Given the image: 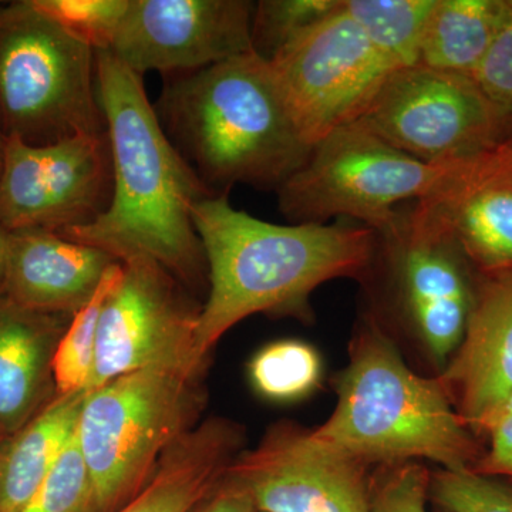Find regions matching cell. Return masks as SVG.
I'll return each instance as SVG.
<instances>
[{
	"label": "cell",
	"mask_w": 512,
	"mask_h": 512,
	"mask_svg": "<svg viewBox=\"0 0 512 512\" xmlns=\"http://www.w3.org/2000/svg\"><path fill=\"white\" fill-rule=\"evenodd\" d=\"M86 392L57 394L22 429L0 441V512H22L76 431Z\"/></svg>",
	"instance_id": "cell-20"
},
{
	"label": "cell",
	"mask_w": 512,
	"mask_h": 512,
	"mask_svg": "<svg viewBox=\"0 0 512 512\" xmlns=\"http://www.w3.org/2000/svg\"><path fill=\"white\" fill-rule=\"evenodd\" d=\"M429 488V473L420 464H389L372 480V512H427Z\"/></svg>",
	"instance_id": "cell-29"
},
{
	"label": "cell",
	"mask_w": 512,
	"mask_h": 512,
	"mask_svg": "<svg viewBox=\"0 0 512 512\" xmlns=\"http://www.w3.org/2000/svg\"><path fill=\"white\" fill-rule=\"evenodd\" d=\"M188 512H258L251 494L228 471Z\"/></svg>",
	"instance_id": "cell-32"
},
{
	"label": "cell",
	"mask_w": 512,
	"mask_h": 512,
	"mask_svg": "<svg viewBox=\"0 0 512 512\" xmlns=\"http://www.w3.org/2000/svg\"><path fill=\"white\" fill-rule=\"evenodd\" d=\"M481 275L512 272V146L507 140L451 164L419 201Z\"/></svg>",
	"instance_id": "cell-15"
},
{
	"label": "cell",
	"mask_w": 512,
	"mask_h": 512,
	"mask_svg": "<svg viewBox=\"0 0 512 512\" xmlns=\"http://www.w3.org/2000/svg\"><path fill=\"white\" fill-rule=\"evenodd\" d=\"M192 222L208 268L197 329L205 359L229 329L256 313L308 320L320 285L365 278L377 255L376 231L366 225L272 224L235 210L227 195L197 202Z\"/></svg>",
	"instance_id": "cell-2"
},
{
	"label": "cell",
	"mask_w": 512,
	"mask_h": 512,
	"mask_svg": "<svg viewBox=\"0 0 512 512\" xmlns=\"http://www.w3.org/2000/svg\"><path fill=\"white\" fill-rule=\"evenodd\" d=\"M487 433L491 437L490 450L471 470L481 476L512 478V416L497 421Z\"/></svg>",
	"instance_id": "cell-31"
},
{
	"label": "cell",
	"mask_w": 512,
	"mask_h": 512,
	"mask_svg": "<svg viewBox=\"0 0 512 512\" xmlns=\"http://www.w3.org/2000/svg\"><path fill=\"white\" fill-rule=\"evenodd\" d=\"M22 512H97L92 481L80 453L76 431Z\"/></svg>",
	"instance_id": "cell-26"
},
{
	"label": "cell",
	"mask_w": 512,
	"mask_h": 512,
	"mask_svg": "<svg viewBox=\"0 0 512 512\" xmlns=\"http://www.w3.org/2000/svg\"><path fill=\"white\" fill-rule=\"evenodd\" d=\"M5 434L2 433V431H0V441H2L3 439H5Z\"/></svg>",
	"instance_id": "cell-37"
},
{
	"label": "cell",
	"mask_w": 512,
	"mask_h": 512,
	"mask_svg": "<svg viewBox=\"0 0 512 512\" xmlns=\"http://www.w3.org/2000/svg\"><path fill=\"white\" fill-rule=\"evenodd\" d=\"M512 416V394L510 397H508L507 402L503 404V406L500 407V410H498L497 413L494 414L493 419L488 421L487 426H485L484 431H488L491 429V427L494 426L497 421L507 419V417Z\"/></svg>",
	"instance_id": "cell-34"
},
{
	"label": "cell",
	"mask_w": 512,
	"mask_h": 512,
	"mask_svg": "<svg viewBox=\"0 0 512 512\" xmlns=\"http://www.w3.org/2000/svg\"><path fill=\"white\" fill-rule=\"evenodd\" d=\"M507 141H508V143H510V144H511V146H512V128H511L510 134H508Z\"/></svg>",
	"instance_id": "cell-36"
},
{
	"label": "cell",
	"mask_w": 512,
	"mask_h": 512,
	"mask_svg": "<svg viewBox=\"0 0 512 512\" xmlns=\"http://www.w3.org/2000/svg\"><path fill=\"white\" fill-rule=\"evenodd\" d=\"M434 0H345V8L393 70L419 64Z\"/></svg>",
	"instance_id": "cell-22"
},
{
	"label": "cell",
	"mask_w": 512,
	"mask_h": 512,
	"mask_svg": "<svg viewBox=\"0 0 512 512\" xmlns=\"http://www.w3.org/2000/svg\"><path fill=\"white\" fill-rule=\"evenodd\" d=\"M448 165H430L367 130L359 121L330 131L276 191L291 224L356 221L383 231L399 205L429 197Z\"/></svg>",
	"instance_id": "cell-7"
},
{
	"label": "cell",
	"mask_w": 512,
	"mask_h": 512,
	"mask_svg": "<svg viewBox=\"0 0 512 512\" xmlns=\"http://www.w3.org/2000/svg\"><path fill=\"white\" fill-rule=\"evenodd\" d=\"M228 474L247 488L258 512H372L367 464L322 446L295 424L272 427Z\"/></svg>",
	"instance_id": "cell-14"
},
{
	"label": "cell",
	"mask_w": 512,
	"mask_h": 512,
	"mask_svg": "<svg viewBox=\"0 0 512 512\" xmlns=\"http://www.w3.org/2000/svg\"><path fill=\"white\" fill-rule=\"evenodd\" d=\"M248 377L252 389L262 399L278 404L295 403L318 389L322 360L309 343L276 340L252 356Z\"/></svg>",
	"instance_id": "cell-23"
},
{
	"label": "cell",
	"mask_w": 512,
	"mask_h": 512,
	"mask_svg": "<svg viewBox=\"0 0 512 512\" xmlns=\"http://www.w3.org/2000/svg\"><path fill=\"white\" fill-rule=\"evenodd\" d=\"M116 259L46 229L8 232L2 295L32 311L73 316Z\"/></svg>",
	"instance_id": "cell-17"
},
{
	"label": "cell",
	"mask_w": 512,
	"mask_h": 512,
	"mask_svg": "<svg viewBox=\"0 0 512 512\" xmlns=\"http://www.w3.org/2000/svg\"><path fill=\"white\" fill-rule=\"evenodd\" d=\"M244 429L224 417L202 419L165 451L148 483L116 512H188L242 453Z\"/></svg>",
	"instance_id": "cell-19"
},
{
	"label": "cell",
	"mask_w": 512,
	"mask_h": 512,
	"mask_svg": "<svg viewBox=\"0 0 512 512\" xmlns=\"http://www.w3.org/2000/svg\"><path fill=\"white\" fill-rule=\"evenodd\" d=\"M113 161L107 130L33 146L6 138L0 168V225L8 232H62L109 207Z\"/></svg>",
	"instance_id": "cell-11"
},
{
	"label": "cell",
	"mask_w": 512,
	"mask_h": 512,
	"mask_svg": "<svg viewBox=\"0 0 512 512\" xmlns=\"http://www.w3.org/2000/svg\"><path fill=\"white\" fill-rule=\"evenodd\" d=\"M396 271L404 311L437 365L453 356L476 299L468 266L456 239L419 201L399 208L390 227L376 232Z\"/></svg>",
	"instance_id": "cell-12"
},
{
	"label": "cell",
	"mask_w": 512,
	"mask_h": 512,
	"mask_svg": "<svg viewBox=\"0 0 512 512\" xmlns=\"http://www.w3.org/2000/svg\"><path fill=\"white\" fill-rule=\"evenodd\" d=\"M204 380L160 369L117 377L86 392L76 439L97 512L136 497L175 441L201 423Z\"/></svg>",
	"instance_id": "cell-5"
},
{
	"label": "cell",
	"mask_w": 512,
	"mask_h": 512,
	"mask_svg": "<svg viewBox=\"0 0 512 512\" xmlns=\"http://www.w3.org/2000/svg\"><path fill=\"white\" fill-rule=\"evenodd\" d=\"M473 77L494 103L512 114V0H507L503 25Z\"/></svg>",
	"instance_id": "cell-30"
},
{
	"label": "cell",
	"mask_w": 512,
	"mask_h": 512,
	"mask_svg": "<svg viewBox=\"0 0 512 512\" xmlns=\"http://www.w3.org/2000/svg\"><path fill=\"white\" fill-rule=\"evenodd\" d=\"M6 137L3 136L2 130H0V168H2L3 151H5Z\"/></svg>",
	"instance_id": "cell-35"
},
{
	"label": "cell",
	"mask_w": 512,
	"mask_h": 512,
	"mask_svg": "<svg viewBox=\"0 0 512 512\" xmlns=\"http://www.w3.org/2000/svg\"><path fill=\"white\" fill-rule=\"evenodd\" d=\"M97 93L113 161V194L90 224L57 232L99 248L120 264L147 258L192 293L208 289V268L192 222L195 204L212 197L165 133L141 74L109 50L96 52Z\"/></svg>",
	"instance_id": "cell-1"
},
{
	"label": "cell",
	"mask_w": 512,
	"mask_h": 512,
	"mask_svg": "<svg viewBox=\"0 0 512 512\" xmlns=\"http://www.w3.org/2000/svg\"><path fill=\"white\" fill-rule=\"evenodd\" d=\"M0 130L33 146L106 131L96 50L33 0L0 3Z\"/></svg>",
	"instance_id": "cell-6"
},
{
	"label": "cell",
	"mask_w": 512,
	"mask_h": 512,
	"mask_svg": "<svg viewBox=\"0 0 512 512\" xmlns=\"http://www.w3.org/2000/svg\"><path fill=\"white\" fill-rule=\"evenodd\" d=\"M248 0H128L109 50L141 76L197 72L251 52Z\"/></svg>",
	"instance_id": "cell-13"
},
{
	"label": "cell",
	"mask_w": 512,
	"mask_h": 512,
	"mask_svg": "<svg viewBox=\"0 0 512 512\" xmlns=\"http://www.w3.org/2000/svg\"><path fill=\"white\" fill-rule=\"evenodd\" d=\"M441 386L456 392L467 427L484 431L512 394V272L481 275L476 299Z\"/></svg>",
	"instance_id": "cell-16"
},
{
	"label": "cell",
	"mask_w": 512,
	"mask_h": 512,
	"mask_svg": "<svg viewBox=\"0 0 512 512\" xmlns=\"http://www.w3.org/2000/svg\"><path fill=\"white\" fill-rule=\"evenodd\" d=\"M6 255H8V231L0 225V295L5 279Z\"/></svg>",
	"instance_id": "cell-33"
},
{
	"label": "cell",
	"mask_w": 512,
	"mask_h": 512,
	"mask_svg": "<svg viewBox=\"0 0 512 512\" xmlns=\"http://www.w3.org/2000/svg\"><path fill=\"white\" fill-rule=\"evenodd\" d=\"M429 497L447 512H512V488L473 470L441 471Z\"/></svg>",
	"instance_id": "cell-28"
},
{
	"label": "cell",
	"mask_w": 512,
	"mask_h": 512,
	"mask_svg": "<svg viewBox=\"0 0 512 512\" xmlns=\"http://www.w3.org/2000/svg\"><path fill=\"white\" fill-rule=\"evenodd\" d=\"M72 316L23 308L0 295V431L22 429L57 396L53 357Z\"/></svg>",
	"instance_id": "cell-18"
},
{
	"label": "cell",
	"mask_w": 512,
	"mask_h": 512,
	"mask_svg": "<svg viewBox=\"0 0 512 512\" xmlns=\"http://www.w3.org/2000/svg\"><path fill=\"white\" fill-rule=\"evenodd\" d=\"M367 130L430 165L470 160L507 140L512 114L473 76L423 64L389 74L357 120Z\"/></svg>",
	"instance_id": "cell-8"
},
{
	"label": "cell",
	"mask_w": 512,
	"mask_h": 512,
	"mask_svg": "<svg viewBox=\"0 0 512 512\" xmlns=\"http://www.w3.org/2000/svg\"><path fill=\"white\" fill-rule=\"evenodd\" d=\"M269 63L311 147L330 131L359 120L394 72L349 15L345 0Z\"/></svg>",
	"instance_id": "cell-10"
},
{
	"label": "cell",
	"mask_w": 512,
	"mask_h": 512,
	"mask_svg": "<svg viewBox=\"0 0 512 512\" xmlns=\"http://www.w3.org/2000/svg\"><path fill=\"white\" fill-rule=\"evenodd\" d=\"M154 107L181 156L217 195L234 184L278 191L312 150L271 63L252 50L171 74Z\"/></svg>",
	"instance_id": "cell-3"
},
{
	"label": "cell",
	"mask_w": 512,
	"mask_h": 512,
	"mask_svg": "<svg viewBox=\"0 0 512 512\" xmlns=\"http://www.w3.org/2000/svg\"><path fill=\"white\" fill-rule=\"evenodd\" d=\"M338 404L318 429L322 446L369 466L426 458L444 470H471L476 444L440 382L407 367L392 340L366 326L336 380Z\"/></svg>",
	"instance_id": "cell-4"
},
{
	"label": "cell",
	"mask_w": 512,
	"mask_h": 512,
	"mask_svg": "<svg viewBox=\"0 0 512 512\" xmlns=\"http://www.w3.org/2000/svg\"><path fill=\"white\" fill-rule=\"evenodd\" d=\"M507 15V0H434L419 64L443 72H477Z\"/></svg>",
	"instance_id": "cell-21"
},
{
	"label": "cell",
	"mask_w": 512,
	"mask_h": 512,
	"mask_svg": "<svg viewBox=\"0 0 512 512\" xmlns=\"http://www.w3.org/2000/svg\"><path fill=\"white\" fill-rule=\"evenodd\" d=\"M121 276L123 265L116 262L107 269L93 298L70 318L53 357L57 394L86 392L96 359L101 312Z\"/></svg>",
	"instance_id": "cell-24"
},
{
	"label": "cell",
	"mask_w": 512,
	"mask_h": 512,
	"mask_svg": "<svg viewBox=\"0 0 512 512\" xmlns=\"http://www.w3.org/2000/svg\"><path fill=\"white\" fill-rule=\"evenodd\" d=\"M33 3L96 52L111 49L128 6V0H33Z\"/></svg>",
	"instance_id": "cell-27"
},
{
	"label": "cell",
	"mask_w": 512,
	"mask_h": 512,
	"mask_svg": "<svg viewBox=\"0 0 512 512\" xmlns=\"http://www.w3.org/2000/svg\"><path fill=\"white\" fill-rule=\"evenodd\" d=\"M121 265L123 276L101 312L86 392L144 369L204 380L210 359L197 349L202 305L194 293L151 259Z\"/></svg>",
	"instance_id": "cell-9"
},
{
	"label": "cell",
	"mask_w": 512,
	"mask_h": 512,
	"mask_svg": "<svg viewBox=\"0 0 512 512\" xmlns=\"http://www.w3.org/2000/svg\"><path fill=\"white\" fill-rule=\"evenodd\" d=\"M342 0H262L252 18V52L266 62L332 15Z\"/></svg>",
	"instance_id": "cell-25"
}]
</instances>
